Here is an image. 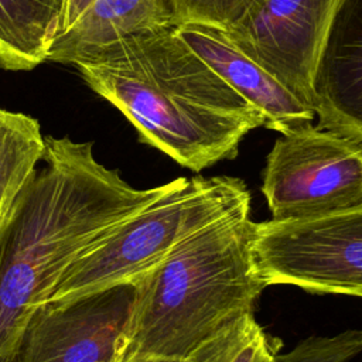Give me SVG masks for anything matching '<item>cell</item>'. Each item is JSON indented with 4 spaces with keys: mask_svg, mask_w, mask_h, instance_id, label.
Wrapping results in <instances>:
<instances>
[{
    "mask_svg": "<svg viewBox=\"0 0 362 362\" xmlns=\"http://www.w3.org/2000/svg\"><path fill=\"white\" fill-rule=\"evenodd\" d=\"M318 127L362 143V0H341L314 75Z\"/></svg>",
    "mask_w": 362,
    "mask_h": 362,
    "instance_id": "9c48e42d",
    "label": "cell"
},
{
    "mask_svg": "<svg viewBox=\"0 0 362 362\" xmlns=\"http://www.w3.org/2000/svg\"><path fill=\"white\" fill-rule=\"evenodd\" d=\"M245 205H250V192L239 178L194 177L167 182L160 197L116 223L81 255L49 300L134 283L185 238Z\"/></svg>",
    "mask_w": 362,
    "mask_h": 362,
    "instance_id": "277c9868",
    "label": "cell"
},
{
    "mask_svg": "<svg viewBox=\"0 0 362 362\" xmlns=\"http://www.w3.org/2000/svg\"><path fill=\"white\" fill-rule=\"evenodd\" d=\"M362 352V329H348L328 337H310L287 354H279V362H348Z\"/></svg>",
    "mask_w": 362,
    "mask_h": 362,
    "instance_id": "2e32d148",
    "label": "cell"
},
{
    "mask_svg": "<svg viewBox=\"0 0 362 362\" xmlns=\"http://www.w3.org/2000/svg\"><path fill=\"white\" fill-rule=\"evenodd\" d=\"M137 286L48 300L28 317L10 362H119Z\"/></svg>",
    "mask_w": 362,
    "mask_h": 362,
    "instance_id": "52a82bcc",
    "label": "cell"
},
{
    "mask_svg": "<svg viewBox=\"0 0 362 362\" xmlns=\"http://www.w3.org/2000/svg\"><path fill=\"white\" fill-rule=\"evenodd\" d=\"M341 0H263L229 38L314 109V75Z\"/></svg>",
    "mask_w": 362,
    "mask_h": 362,
    "instance_id": "ba28073f",
    "label": "cell"
},
{
    "mask_svg": "<svg viewBox=\"0 0 362 362\" xmlns=\"http://www.w3.org/2000/svg\"><path fill=\"white\" fill-rule=\"evenodd\" d=\"M119 362H185V359L154 356V355H129V356H123Z\"/></svg>",
    "mask_w": 362,
    "mask_h": 362,
    "instance_id": "e0dca14e",
    "label": "cell"
},
{
    "mask_svg": "<svg viewBox=\"0 0 362 362\" xmlns=\"http://www.w3.org/2000/svg\"><path fill=\"white\" fill-rule=\"evenodd\" d=\"M262 192L277 222L311 219L362 205V143L318 126L276 139Z\"/></svg>",
    "mask_w": 362,
    "mask_h": 362,
    "instance_id": "5b68a950",
    "label": "cell"
},
{
    "mask_svg": "<svg viewBox=\"0 0 362 362\" xmlns=\"http://www.w3.org/2000/svg\"><path fill=\"white\" fill-rule=\"evenodd\" d=\"M64 0H0V68L31 71L48 58Z\"/></svg>",
    "mask_w": 362,
    "mask_h": 362,
    "instance_id": "7c38bea8",
    "label": "cell"
},
{
    "mask_svg": "<svg viewBox=\"0 0 362 362\" xmlns=\"http://www.w3.org/2000/svg\"><path fill=\"white\" fill-rule=\"evenodd\" d=\"M45 167L0 221V362H10L35 307L116 223L165 189H139L99 163L92 143L45 136Z\"/></svg>",
    "mask_w": 362,
    "mask_h": 362,
    "instance_id": "6da1fadb",
    "label": "cell"
},
{
    "mask_svg": "<svg viewBox=\"0 0 362 362\" xmlns=\"http://www.w3.org/2000/svg\"><path fill=\"white\" fill-rule=\"evenodd\" d=\"M175 30L215 72L260 110L266 127L283 134L308 126L315 119V110L247 57L226 30L202 23H182Z\"/></svg>",
    "mask_w": 362,
    "mask_h": 362,
    "instance_id": "30bf717a",
    "label": "cell"
},
{
    "mask_svg": "<svg viewBox=\"0 0 362 362\" xmlns=\"http://www.w3.org/2000/svg\"><path fill=\"white\" fill-rule=\"evenodd\" d=\"M255 253L267 286L362 297V205L311 219L256 222Z\"/></svg>",
    "mask_w": 362,
    "mask_h": 362,
    "instance_id": "8992f818",
    "label": "cell"
},
{
    "mask_svg": "<svg viewBox=\"0 0 362 362\" xmlns=\"http://www.w3.org/2000/svg\"><path fill=\"white\" fill-rule=\"evenodd\" d=\"M117 107L140 141L195 173L233 158L264 117L214 71L175 25L132 34L74 65Z\"/></svg>",
    "mask_w": 362,
    "mask_h": 362,
    "instance_id": "7a4b0ae2",
    "label": "cell"
},
{
    "mask_svg": "<svg viewBox=\"0 0 362 362\" xmlns=\"http://www.w3.org/2000/svg\"><path fill=\"white\" fill-rule=\"evenodd\" d=\"M250 205L180 242L136 281L123 356L185 359L253 305L267 287L255 253Z\"/></svg>",
    "mask_w": 362,
    "mask_h": 362,
    "instance_id": "3957f363",
    "label": "cell"
},
{
    "mask_svg": "<svg viewBox=\"0 0 362 362\" xmlns=\"http://www.w3.org/2000/svg\"><path fill=\"white\" fill-rule=\"evenodd\" d=\"M263 0H167L175 25L202 23L223 30L232 28Z\"/></svg>",
    "mask_w": 362,
    "mask_h": 362,
    "instance_id": "9a60e30c",
    "label": "cell"
},
{
    "mask_svg": "<svg viewBox=\"0 0 362 362\" xmlns=\"http://www.w3.org/2000/svg\"><path fill=\"white\" fill-rule=\"evenodd\" d=\"M44 153L38 120L0 107V221L35 177Z\"/></svg>",
    "mask_w": 362,
    "mask_h": 362,
    "instance_id": "4fadbf2b",
    "label": "cell"
},
{
    "mask_svg": "<svg viewBox=\"0 0 362 362\" xmlns=\"http://www.w3.org/2000/svg\"><path fill=\"white\" fill-rule=\"evenodd\" d=\"M175 25L167 0H64L47 61L78 64L119 40Z\"/></svg>",
    "mask_w": 362,
    "mask_h": 362,
    "instance_id": "8fae6325",
    "label": "cell"
},
{
    "mask_svg": "<svg viewBox=\"0 0 362 362\" xmlns=\"http://www.w3.org/2000/svg\"><path fill=\"white\" fill-rule=\"evenodd\" d=\"M280 339L270 337L246 311L197 346L185 362H279Z\"/></svg>",
    "mask_w": 362,
    "mask_h": 362,
    "instance_id": "5bb4252c",
    "label": "cell"
}]
</instances>
